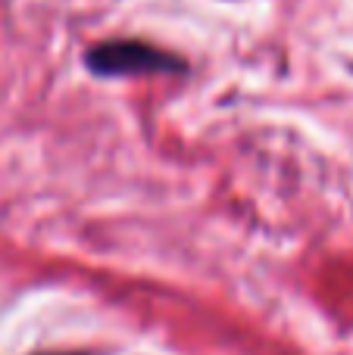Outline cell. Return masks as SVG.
Instances as JSON below:
<instances>
[{
    "label": "cell",
    "instance_id": "6da1fadb",
    "mask_svg": "<svg viewBox=\"0 0 353 355\" xmlns=\"http://www.w3.org/2000/svg\"><path fill=\"white\" fill-rule=\"evenodd\" d=\"M85 62L94 75H150V72H185L179 56L144 41H106L85 53Z\"/></svg>",
    "mask_w": 353,
    "mask_h": 355
},
{
    "label": "cell",
    "instance_id": "7a4b0ae2",
    "mask_svg": "<svg viewBox=\"0 0 353 355\" xmlns=\"http://www.w3.org/2000/svg\"><path fill=\"white\" fill-rule=\"evenodd\" d=\"M66 355H81V352H66Z\"/></svg>",
    "mask_w": 353,
    "mask_h": 355
}]
</instances>
